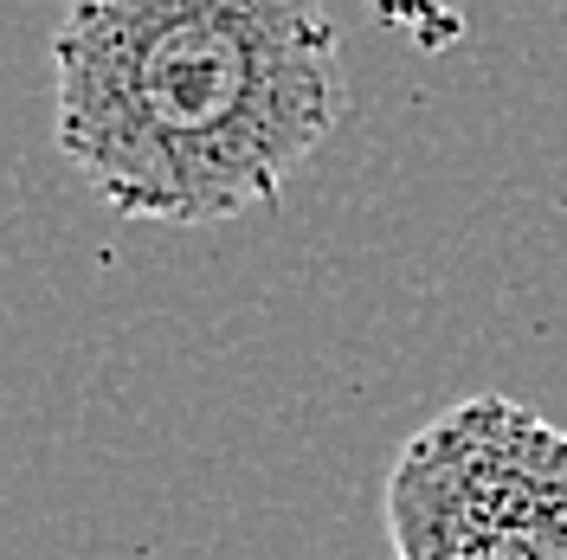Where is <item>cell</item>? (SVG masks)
<instances>
[{
  "label": "cell",
  "mask_w": 567,
  "mask_h": 560,
  "mask_svg": "<svg viewBox=\"0 0 567 560\" xmlns=\"http://www.w3.org/2000/svg\"><path fill=\"white\" fill-rule=\"evenodd\" d=\"M349 116L322 0H71L52 129L123 219L219 226L271 207Z\"/></svg>",
  "instance_id": "obj_1"
},
{
  "label": "cell",
  "mask_w": 567,
  "mask_h": 560,
  "mask_svg": "<svg viewBox=\"0 0 567 560\" xmlns=\"http://www.w3.org/2000/svg\"><path fill=\"white\" fill-rule=\"evenodd\" d=\"M400 560H567V432L477 393L413 432L388 477Z\"/></svg>",
  "instance_id": "obj_2"
}]
</instances>
